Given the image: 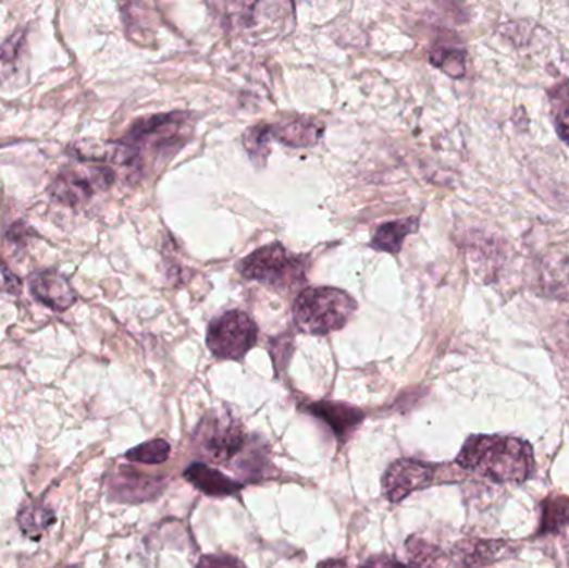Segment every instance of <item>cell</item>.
I'll return each instance as SVG.
<instances>
[{"mask_svg": "<svg viewBox=\"0 0 569 568\" xmlns=\"http://www.w3.org/2000/svg\"><path fill=\"white\" fill-rule=\"evenodd\" d=\"M418 227V219H401V221L388 222L380 225L372 238L373 249L383 250V252L398 254L404 246L405 238L413 234Z\"/></svg>", "mask_w": 569, "mask_h": 568, "instance_id": "e0dca14e", "label": "cell"}, {"mask_svg": "<svg viewBox=\"0 0 569 568\" xmlns=\"http://www.w3.org/2000/svg\"><path fill=\"white\" fill-rule=\"evenodd\" d=\"M238 270L248 281L260 282L276 291H288L305 281V263L292 256L282 244L260 247L238 263Z\"/></svg>", "mask_w": 569, "mask_h": 568, "instance_id": "277c9868", "label": "cell"}, {"mask_svg": "<svg viewBox=\"0 0 569 568\" xmlns=\"http://www.w3.org/2000/svg\"><path fill=\"white\" fill-rule=\"evenodd\" d=\"M259 328L248 313L231 310L209 325L207 345L217 359L242 360L255 347Z\"/></svg>", "mask_w": 569, "mask_h": 568, "instance_id": "8992f818", "label": "cell"}, {"mask_svg": "<svg viewBox=\"0 0 569 568\" xmlns=\"http://www.w3.org/2000/svg\"><path fill=\"white\" fill-rule=\"evenodd\" d=\"M432 62L452 77H463L465 53L457 49H436L432 53Z\"/></svg>", "mask_w": 569, "mask_h": 568, "instance_id": "44dd1931", "label": "cell"}, {"mask_svg": "<svg viewBox=\"0 0 569 568\" xmlns=\"http://www.w3.org/2000/svg\"><path fill=\"white\" fill-rule=\"evenodd\" d=\"M311 416L319 417L333 430L336 439H347L348 435L360 425L363 412L355 409L351 405L339 404V402H316L307 407Z\"/></svg>", "mask_w": 569, "mask_h": 568, "instance_id": "7c38bea8", "label": "cell"}, {"mask_svg": "<svg viewBox=\"0 0 569 568\" xmlns=\"http://www.w3.org/2000/svg\"><path fill=\"white\" fill-rule=\"evenodd\" d=\"M542 281L549 294L569 299V250L555 247L543 257Z\"/></svg>", "mask_w": 569, "mask_h": 568, "instance_id": "2e32d148", "label": "cell"}, {"mask_svg": "<svg viewBox=\"0 0 569 568\" xmlns=\"http://www.w3.org/2000/svg\"><path fill=\"white\" fill-rule=\"evenodd\" d=\"M169 442L162 441V439H156V441L140 444L138 447L132 448V450L125 454V458L131 460V462L147 464V466L163 464L165 460H169Z\"/></svg>", "mask_w": 569, "mask_h": 568, "instance_id": "ffe728a7", "label": "cell"}, {"mask_svg": "<svg viewBox=\"0 0 569 568\" xmlns=\"http://www.w3.org/2000/svg\"><path fill=\"white\" fill-rule=\"evenodd\" d=\"M435 467L430 464L401 458V460L393 462L386 470L385 477H383V489H385L388 501L398 504L413 492L426 489L435 480Z\"/></svg>", "mask_w": 569, "mask_h": 568, "instance_id": "ba28073f", "label": "cell"}, {"mask_svg": "<svg viewBox=\"0 0 569 568\" xmlns=\"http://www.w3.org/2000/svg\"><path fill=\"white\" fill-rule=\"evenodd\" d=\"M319 568H407V565L400 564L388 555H376V557L368 558L363 565H350L345 560H326L322 561Z\"/></svg>", "mask_w": 569, "mask_h": 568, "instance_id": "cb8c5ba5", "label": "cell"}, {"mask_svg": "<svg viewBox=\"0 0 569 568\" xmlns=\"http://www.w3.org/2000/svg\"><path fill=\"white\" fill-rule=\"evenodd\" d=\"M160 491L162 483L159 480L131 467H122L112 483L113 495L124 502H144L156 497Z\"/></svg>", "mask_w": 569, "mask_h": 568, "instance_id": "4fadbf2b", "label": "cell"}, {"mask_svg": "<svg viewBox=\"0 0 569 568\" xmlns=\"http://www.w3.org/2000/svg\"><path fill=\"white\" fill-rule=\"evenodd\" d=\"M67 568H82V567H78V565H74V567H67Z\"/></svg>", "mask_w": 569, "mask_h": 568, "instance_id": "4316f807", "label": "cell"}, {"mask_svg": "<svg viewBox=\"0 0 569 568\" xmlns=\"http://www.w3.org/2000/svg\"><path fill=\"white\" fill-rule=\"evenodd\" d=\"M270 131L269 125H255L250 131L245 134V147H247L248 153L253 157L255 160H262L265 162L267 156H269V144Z\"/></svg>", "mask_w": 569, "mask_h": 568, "instance_id": "7402d4cb", "label": "cell"}, {"mask_svg": "<svg viewBox=\"0 0 569 568\" xmlns=\"http://www.w3.org/2000/svg\"><path fill=\"white\" fill-rule=\"evenodd\" d=\"M556 131H558L559 137H561L562 143L568 144L569 146V107L562 109L559 112L558 118H556Z\"/></svg>", "mask_w": 569, "mask_h": 568, "instance_id": "484cf974", "label": "cell"}, {"mask_svg": "<svg viewBox=\"0 0 569 568\" xmlns=\"http://www.w3.org/2000/svg\"><path fill=\"white\" fill-rule=\"evenodd\" d=\"M410 564L407 568H483L490 561L502 558L506 545L502 542H461L449 551H440L435 545L423 540L411 539L408 542Z\"/></svg>", "mask_w": 569, "mask_h": 568, "instance_id": "3957f363", "label": "cell"}, {"mask_svg": "<svg viewBox=\"0 0 569 568\" xmlns=\"http://www.w3.org/2000/svg\"><path fill=\"white\" fill-rule=\"evenodd\" d=\"M28 288L40 304L57 312H64L77 302L74 288L57 270L36 272L28 282Z\"/></svg>", "mask_w": 569, "mask_h": 568, "instance_id": "8fae6325", "label": "cell"}, {"mask_svg": "<svg viewBox=\"0 0 569 568\" xmlns=\"http://www.w3.org/2000/svg\"><path fill=\"white\" fill-rule=\"evenodd\" d=\"M540 535L559 533L569 526V497L552 494L543 501Z\"/></svg>", "mask_w": 569, "mask_h": 568, "instance_id": "d6986e66", "label": "cell"}, {"mask_svg": "<svg viewBox=\"0 0 569 568\" xmlns=\"http://www.w3.org/2000/svg\"><path fill=\"white\" fill-rule=\"evenodd\" d=\"M357 310L354 297L335 287H311L295 300L294 319L300 331L326 335L339 331Z\"/></svg>", "mask_w": 569, "mask_h": 568, "instance_id": "7a4b0ae2", "label": "cell"}, {"mask_svg": "<svg viewBox=\"0 0 569 568\" xmlns=\"http://www.w3.org/2000/svg\"><path fill=\"white\" fill-rule=\"evenodd\" d=\"M17 523L27 539L37 542L44 535V532L55 523V514H53L52 508L40 504V502H30L18 511Z\"/></svg>", "mask_w": 569, "mask_h": 568, "instance_id": "ac0fdd59", "label": "cell"}, {"mask_svg": "<svg viewBox=\"0 0 569 568\" xmlns=\"http://www.w3.org/2000/svg\"><path fill=\"white\" fill-rule=\"evenodd\" d=\"M197 568H244V565L231 555H206L200 558Z\"/></svg>", "mask_w": 569, "mask_h": 568, "instance_id": "d4e9b609", "label": "cell"}, {"mask_svg": "<svg viewBox=\"0 0 569 568\" xmlns=\"http://www.w3.org/2000/svg\"><path fill=\"white\" fill-rule=\"evenodd\" d=\"M187 121L188 119L184 114H178V112L141 119V121L135 122L128 131L127 143L137 146L138 143L152 140L160 149L165 146H174Z\"/></svg>", "mask_w": 569, "mask_h": 568, "instance_id": "9c48e42d", "label": "cell"}, {"mask_svg": "<svg viewBox=\"0 0 569 568\" xmlns=\"http://www.w3.org/2000/svg\"><path fill=\"white\" fill-rule=\"evenodd\" d=\"M461 469L496 483H523L533 476V448L521 439L473 435L457 457Z\"/></svg>", "mask_w": 569, "mask_h": 568, "instance_id": "6da1fadb", "label": "cell"}, {"mask_svg": "<svg viewBox=\"0 0 569 568\" xmlns=\"http://www.w3.org/2000/svg\"><path fill=\"white\" fill-rule=\"evenodd\" d=\"M115 181V172L107 165H92L85 171H65L57 175L50 184L53 199L65 206H78L96 194L106 190Z\"/></svg>", "mask_w": 569, "mask_h": 568, "instance_id": "52a82bcc", "label": "cell"}, {"mask_svg": "<svg viewBox=\"0 0 569 568\" xmlns=\"http://www.w3.org/2000/svg\"><path fill=\"white\" fill-rule=\"evenodd\" d=\"M25 46V30L21 29L0 46V72L14 69Z\"/></svg>", "mask_w": 569, "mask_h": 568, "instance_id": "603a6c76", "label": "cell"}, {"mask_svg": "<svg viewBox=\"0 0 569 568\" xmlns=\"http://www.w3.org/2000/svg\"><path fill=\"white\" fill-rule=\"evenodd\" d=\"M194 445L195 450L210 462L228 464L244 450L247 434L231 413H209L195 429Z\"/></svg>", "mask_w": 569, "mask_h": 568, "instance_id": "5b68a950", "label": "cell"}, {"mask_svg": "<svg viewBox=\"0 0 569 568\" xmlns=\"http://www.w3.org/2000/svg\"><path fill=\"white\" fill-rule=\"evenodd\" d=\"M185 480L190 482L197 491L209 497H228L242 491V483L231 477L223 476L219 470L203 464H194L184 472Z\"/></svg>", "mask_w": 569, "mask_h": 568, "instance_id": "5bb4252c", "label": "cell"}, {"mask_svg": "<svg viewBox=\"0 0 569 568\" xmlns=\"http://www.w3.org/2000/svg\"><path fill=\"white\" fill-rule=\"evenodd\" d=\"M270 137L288 147H311L319 143L323 128L310 119H292L269 125Z\"/></svg>", "mask_w": 569, "mask_h": 568, "instance_id": "9a60e30c", "label": "cell"}, {"mask_svg": "<svg viewBox=\"0 0 569 568\" xmlns=\"http://www.w3.org/2000/svg\"><path fill=\"white\" fill-rule=\"evenodd\" d=\"M568 337H569V323H568Z\"/></svg>", "mask_w": 569, "mask_h": 568, "instance_id": "83f0119b", "label": "cell"}, {"mask_svg": "<svg viewBox=\"0 0 569 568\" xmlns=\"http://www.w3.org/2000/svg\"><path fill=\"white\" fill-rule=\"evenodd\" d=\"M287 8H290V4H234L231 5V14H226V18L231 21L234 29L242 33H257L262 24L267 34L272 29H282L287 21Z\"/></svg>", "mask_w": 569, "mask_h": 568, "instance_id": "30bf717a", "label": "cell"}]
</instances>
